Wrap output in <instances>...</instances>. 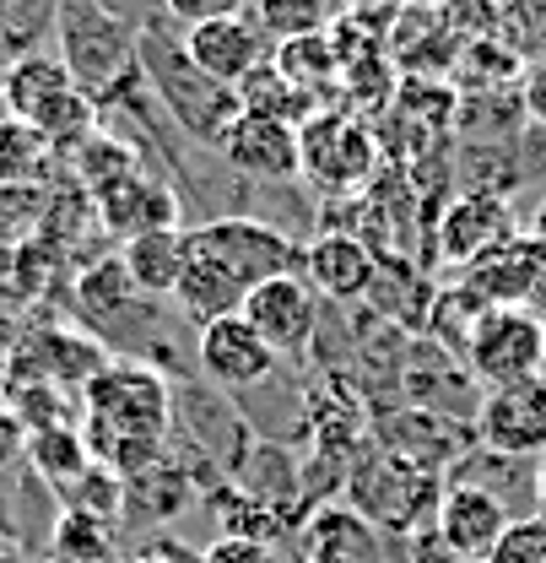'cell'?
<instances>
[{
  "label": "cell",
  "mask_w": 546,
  "mask_h": 563,
  "mask_svg": "<svg viewBox=\"0 0 546 563\" xmlns=\"http://www.w3.org/2000/svg\"><path fill=\"white\" fill-rule=\"evenodd\" d=\"M81 407H87L81 439L92 461L114 472L120 483H131L163 461L168 422H174V385L152 363H131V357L103 363L81 385Z\"/></svg>",
  "instance_id": "6da1fadb"
},
{
  "label": "cell",
  "mask_w": 546,
  "mask_h": 563,
  "mask_svg": "<svg viewBox=\"0 0 546 563\" xmlns=\"http://www.w3.org/2000/svg\"><path fill=\"white\" fill-rule=\"evenodd\" d=\"M55 44H60V66L98 103V114H109L120 98L146 87L136 27L103 0H66L55 11Z\"/></svg>",
  "instance_id": "7a4b0ae2"
},
{
  "label": "cell",
  "mask_w": 546,
  "mask_h": 563,
  "mask_svg": "<svg viewBox=\"0 0 546 563\" xmlns=\"http://www.w3.org/2000/svg\"><path fill=\"white\" fill-rule=\"evenodd\" d=\"M136 38H141V76H146L152 98L179 120L185 136L205 141V146H222L227 125L244 114L238 109V92L222 87V81H211L205 70H196V60L185 55V33L168 16L163 22L157 16L141 22Z\"/></svg>",
  "instance_id": "3957f363"
},
{
  "label": "cell",
  "mask_w": 546,
  "mask_h": 563,
  "mask_svg": "<svg viewBox=\"0 0 546 563\" xmlns=\"http://www.w3.org/2000/svg\"><path fill=\"white\" fill-rule=\"evenodd\" d=\"M0 98H5V114L11 120L33 125L60 157H70L87 136H98V120H103L98 103L70 81L60 55H44V49H33V55H22V60L5 66Z\"/></svg>",
  "instance_id": "277c9868"
},
{
  "label": "cell",
  "mask_w": 546,
  "mask_h": 563,
  "mask_svg": "<svg viewBox=\"0 0 546 563\" xmlns=\"http://www.w3.org/2000/svg\"><path fill=\"white\" fill-rule=\"evenodd\" d=\"M444 477L433 472H416L406 461L374 450L368 461L352 466L346 477V504L379 531V537H416V531H433L438 520V504H444Z\"/></svg>",
  "instance_id": "5b68a950"
},
{
  "label": "cell",
  "mask_w": 546,
  "mask_h": 563,
  "mask_svg": "<svg viewBox=\"0 0 546 563\" xmlns=\"http://www.w3.org/2000/svg\"><path fill=\"white\" fill-rule=\"evenodd\" d=\"M374 168H379L374 125L346 109H320L298 131V174L325 196H357L363 185H374Z\"/></svg>",
  "instance_id": "8992f818"
},
{
  "label": "cell",
  "mask_w": 546,
  "mask_h": 563,
  "mask_svg": "<svg viewBox=\"0 0 546 563\" xmlns=\"http://www.w3.org/2000/svg\"><path fill=\"white\" fill-rule=\"evenodd\" d=\"M185 239L201 255H211L244 292H255L260 282L271 277H292L303 266V250L281 228L260 222V217H211L201 228H185Z\"/></svg>",
  "instance_id": "52a82bcc"
},
{
  "label": "cell",
  "mask_w": 546,
  "mask_h": 563,
  "mask_svg": "<svg viewBox=\"0 0 546 563\" xmlns=\"http://www.w3.org/2000/svg\"><path fill=\"white\" fill-rule=\"evenodd\" d=\"M466 368L487 390L546 379V320L536 309H487L466 342Z\"/></svg>",
  "instance_id": "ba28073f"
},
{
  "label": "cell",
  "mask_w": 546,
  "mask_h": 563,
  "mask_svg": "<svg viewBox=\"0 0 546 563\" xmlns=\"http://www.w3.org/2000/svg\"><path fill=\"white\" fill-rule=\"evenodd\" d=\"M477 444L503 461H546V379L487 390L477 407Z\"/></svg>",
  "instance_id": "9c48e42d"
},
{
  "label": "cell",
  "mask_w": 546,
  "mask_h": 563,
  "mask_svg": "<svg viewBox=\"0 0 546 563\" xmlns=\"http://www.w3.org/2000/svg\"><path fill=\"white\" fill-rule=\"evenodd\" d=\"M520 233H514V207H509V196H498V190H466V196H455L444 217L433 222V250H438V261H449V266H477L487 261L492 250H503V244H514Z\"/></svg>",
  "instance_id": "30bf717a"
},
{
  "label": "cell",
  "mask_w": 546,
  "mask_h": 563,
  "mask_svg": "<svg viewBox=\"0 0 546 563\" xmlns=\"http://www.w3.org/2000/svg\"><path fill=\"white\" fill-rule=\"evenodd\" d=\"M374 439L385 455L406 461L416 472H460V461L471 455L466 444V428L455 418H438V412H416V407H401V412H379L374 418Z\"/></svg>",
  "instance_id": "8fae6325"
},
{
  "label": "cell",
  "mask_w": 546,
  "mask_h": 563,
  "mask_svg": "<svg viewBox=\"0 0 546 563\" xmlns=\"http://www.w3.org/2000/svg\"><path fill=\"white\" fill-rule=\"evenodd\" d=\"M244 320L255 325V336H260L276 357H298V352L314 347L320 298H314V287L298 277V272H292V277H271L244 298Z\"/></svg>",
  "instance_id": "7c38bea8"
},
{
  "label": "cell",
  "mask_w": 546,
  "mask_h": 563,
  "mask_svg": "<svg viewBox=\"0 0 546 563\" xmlns=\"http://www.w3.org/2000/svg\"><path fill=\"white\" fill-rule=\"evenodd\" d=\"M514 526L509 504L487 483H449L444 504H438V520H433V537L449 548V559L460 563H487V553L498 548V537Z\"/></svg>",
  "instance_id": "4fadbf2b"
},
{
  "label": "cell",
  "mask_w": 546,
  "mask_h": 563,
  "mask_svg": "<svg viewBox=\"0 0 546 563\" xmlns=\"http://www.w3.org/2000/svg\"><path fill=\"white\" fill-rule=\"evenodd\" d=\"M379 277V250L346 228H325L309 250H303V282L314 287V298L325 303H363Z\"/></svg>",
  "instance_id": "5bb4252c"
},
{
  "label": "cell",
  "mask_w": 546,
  "mask_h": 563,
  "mask_svg": "<svg viewBox=\"0 0 546 563\" xmlns=\"http://www.w3.org/2000/svg\"><path fill=\"white\" fill-rule=\"evenodd\" d=\"M185 55L196 60V70H205L222 87H238L244 76H255L260 66H271L276 44L255 27V16H222V22H201L185 33Z\"/></svg>",
  "instance_id": "9a60e30c"
},
{
  "label": "cell",
  "mask_w": 546,
  "mask_h": 563,
  "mask_svg": "<svg viewBox=\"0 0 546 563\" xmlns=\"http://www.w3.org/2000/svg\"><path fill=\"white\" fill-rule=\"evenodd\" d=\"M196 352H201L205 379H216L222 390H255V385H266V379H271L276 363H281V357L255 336V325H249L244 314H227V320L201 325Z\"/></svg>",
  "instance_id": "2e32d148"
},
{
  "label": "cell",
  "mask_w": 546,
  "mask_h": 563,
  "mask_svg": "<svg viewBox=\"0 0 546 563\" xmlns=\"http://www.w3.org/2000/svg\"><path fill=\"white\" fill-rule=\"evenodd\" d=\"M92 211H98V222H103L109 233H120L125 244L141 239V233H157V228H179V196H174L163 179H152L146 168H131V174H120L114 185H103V190L92 196Z\"/></svg>",
  "instance_id": "e0dca14e"
},
{
  "label": "cell",
  "mask_w": 546,
  "mask_h": 563,
  "mask_svg": "<svg viewBox=\"0 0 546 563\" xmlns=\"http://www.w3.org/2000/svg\"><path fill=\"white\" fill-rule=\"evenodd\" d=\"M216 157L244 174V179H298V131L292 125H276V120H260V114H238L227 125V136L216 146Z\"/></svg>",
  "instance_id": "ac0fdd59"
},
{
  "label": "cell",
  "mask_w": 546,
  "mask_h": 563,
  "mask_svg": "<svg viewBox=\"0 0 546 563\" xmlns=\"http://www.w3.org/2000/svg\"><path fill=\"white\" fill-rule=\"evenodd\" d=\"M298 563H385L379 531L352 504H320L298 526Z\"/></svg>",
  "instance_id": "d6986e66"
},
{
  "label": "cell",
  "mask_w": 546,
  "mask_h": 563,
  "mask_svg": "<svg viewBox=\"0 0 546 563\" xmlns=\"http://www.w3.org/2000/svg\"><path fill=\"white\" fill-rule=\"evenodd\" d=\"M401 385H406L411 407L416 412H438V418H455L471 407L466 401V390L477 385L471 379V368H460V357L455 352H444L438 342H411L406 357H401Z\"/></svg>",
  "instance_id": "ffe728a7"
},
{
  "label": "cell",
  "mask_w": 546,
  "mask_h": 563,
  "mask_svg": "<svg viewBox=\"0 0 546 563\" xmlns=\"http://www.w3.org/2000/svg\"><path fill=\"white\" fill-rule=\"evenodd\" d=\"M244 287L227 277L211 255H201L190 239H185V277H179V287H174V303L196 320V331L201 325H211V320H227V314H244Z\"/></svg>",
  "instance_id": "44dd1931"
},
{
  "label": "cell",
  "mask_w": 546,
  "mask_h": 563,
  "mask_svg": "<svg viewBox=\"0 0 546 563\" xmlns=\"http://www.w3.org/2000/svg\"><path fill=\"white\" fill-rule=\"evenodd\" d=\"M120 266L136 282L141 298H174V287L185 277V228H157V233L131 239Z\"/></svg>",
  "instance_id": "7402d4cb"
},
{
  "label": "cell",
  "mask_w": 546,
  "mask_h": 563,
  "mask_svg": "<svg viewBox=\"0 0 546 563\" xmlns=\"http://www.w3.org/2000/svg\"><path fill=\"white\" fill-rule=\"evenodd\" d=\"M309 433L325 444V450H357L363 444V433H374V418H368V407H363V396L346 385V379H331V385H320L314 396H309Z\"/></svg>",
  "instance_id": "603a6c76"
},
{
  "label": "cell",
  "mask_w": 546,
  "mask_h": 563,
  "mask_svg": "<svg viewBox=\"0 0 546 563\" xmlns=\"http://www.w3.org/2000/svg\"><path fill=\"white\" fill-rule=\"evenodd\" d=\"M271 66L292 81V87H303L320 109H325V92H342V55H336V44H331V33H314V38H287V44H276Z\"/></svg>",
  "instance_id": "cb8c5ba5"
},
{
  "label": "cell",
  "mask_w": 546,
  "mask_h": 563,
  "mask_svg": "<svg viewBox=\"0 0 546 563\" xmlns=\"http://www.w3.org/2000/svg\"><path fill=\"white\" fill-rule=\"evenodd\" d=\"M27 466L49 483V488L70 493L98 461H92V450H87V439H81V428H70V422H55V428H38V433H27Z\"/></svg>",
  "instance_id": "d4e9b609"
},
{
  "label": "cell",
  "mask_w": 546,
  "mask_h": 563,
  "mask_svg": "<svg viewBox=\"0 0 546 563\" xmlns=\"http://www.w3.org/2000/svg\"><path fill=\"white\" fill-rule=\"evenodd\" d=\"M233 92H238V109H244V114H260V120L292 125V131H303V125L320 114V103H314L303 87H292L276 66H260L255 76H244Z\"/></svg>",
  "instance_id": "484cf974"
},
{
  "label": "cell",
  "mask_w": 546,
  "mask_h": 563,
  "mask_svg": "<svg viewBox=\"0 0 546 563\" xmlns=\"http://www.w3.org/2000/svg\"><path fill=\"white\" fill-rule=\"evenodd\" d=\"M249 16L271 44H287V38L331 33L346 16V0H249Z\"/></svg>",
  "instance_id": "4316f807"
},
{
  "label": "cell",
  "mask_w": 546,
  "mask_h": 563,
  "mask_svg": "<svg viewBox=\"0 0 546 563\" xmlns=\"http://www.w3.org/2000/svg\"><path fill=\"white\" fill-rule=\"evenodd\" d=\"M190 493H196V477L179 466V461H157L152 472H141L125 483V509L141 515V520H174L185 504H190Z\"/></svg>",
  "instance_id": "83f0119b"
},
{
  "label": "cell",
  "mask_w": 546,
  "mask_h": 563,
  "mask_svg": "<svg viewBox=\"0 0 546 563\" xmlns=\"http://www.w3.org/2000/svg\"><path fill=\"white\" fill-rule=\"evenodd\" d=\"M55 157L60 152L38 136L33 125L5 120L0 125V190H11V185H44L55 174Z\"/></svg>",
  "instance_id": "f1b7e54d"
},
{
  "label": "cell",
  "mask_w": 546,
  "mask_h": 563,
  "mask_svg": "<svg viewBox=\"0 0 546 563\" xmlns=\"http://www.w3.org/2000/svg\"><path fill=\"white\" fill-rule=\"evenodd\" d=\"M49 563H114V520L66 509L49 537Z\"/></svg>",
  "instance_id": "f546056e"
},
{
  "label": "cell",
  "mask_w": 546,
  "mask_h": 563,
  "mask_svg": "<svg viewBox=\"0 0 546 563\" xmlns=\"http://www.w3.org/2000/svg\"><path fill=\"white\" fill-rule=\"evenodd\" d=\"M481 314H487V303H481L466 282L438 287V292H433V309H427V331H422V336L460 357V352H466V342H471V331L481 325Z\"/></svg>",
  "instance_id": "4dcf8cb0"
},
{
  "label": "cell",
  "mask_w": 546,
  "mask_h": 563,
  "mask_svg": "<svg viewBox=\"0 0 546 563\" xmlns=\"http://www.w3.org/2000/svg\"><path fill=\"white\" fill-rule=\"evenodd\" d=\"M136 282L125 277V266L120 261H103V266H92L87 277L76 282V303H81V314L92 320V325H109V320H120L125 314V303H136Z\"/></svg>",
  "instance_id": "1f68e13d"
},
{
  "label": "cell",
  "mask_w": 546,
  "mask_h": 563,
  "mask_svg": "<svg viewBox=\"0 0 546 563\" xmlns=\"http://www.w3.org/2000/svg\"><path fill=\"white\" fill-rule=\"evenodd\" d=\"M55 0H0V60H22L33 55V44L44 33H55Z\"/></svg>",
  "instance_id": "d6a6232c"
},
{
  "label": "cell",
  "mask_w": 546,
  "mask_h": 563,
  "mask_svg": "<svg viewBox=\"0 0 546 563\" xmlns=\"http://www.w3.org/2000/svg\"><path fill=\"white\" fill-rule=\"evenodd\" d=\"M44 207H49L44 185H11V190H0V244H22L38 228Z\"/></svg>",
  "instance_id": "836d02e7"
},
{
  "label": "cell",
  "mask_w": 546,
  "mask_h": 563,
  "mask_svg": "<svg viewBox=\"0 0 546 563\" xmlns=\"http://www.w3.org/2000/svg\"><path fill=\"white\" fill-rule=\"evenodd\" d=\"M487 563H546V520L542 515L514 520V526L498 537V548L487 553Z\"/></svg>",
  "instance_id": "e575fe53"
},
{
  "label": "cell",
  "mask_w": 546,
  "mask_h": 563,
  "mask_svg": "<svg viewBox=\"0 0 546 563\" xmlns=\"http://www.w3.org/2000/svg\"><path fill=\"white\" fill-rule=\"evenodd\" d=\"M244 11H249V0H163V16L179 33H190L201 22H222V16H244Z\"/></svg>",
  "instance_id": "d590c367"
},
{
  "label": "cell",
  "mask_w": 546,
  "mask_h": 563,
  "mask_svg": "<svg viewBox=\"0 0 546 563\" xmlns=\"http://www.w3.org/2000/svg\"><path fill=\"white\" fill-rule=\"evenodd\" d=\"M201 563H276V553L266 542H244V537H222L201 553Z\"/></svg>",
  "instance_id": "8d00e7d4"
},
{
  "label": "cell",
  "mask_w": 546,
  "mask_h": 563,
  "mask_svg": "<svg viewBox=\"0 0 546 563\" xmlns=\"http://www.w3.org/2000/svg\"><path fill=\"white\" fill-rule=\"evenodd\" d=\"M520 109L536 131H546V60L525 66V76H520Z\"/></svg>",
  "instance_id": "74e56055"
},
{
  "label": "cell",
  "mask_w": 546,
  "mask_h": 563,
  "mask_svg": "<svg viewBox=\"0 0 546 563\" xmlns=\"http://www.w3.org/2000/svg\"><path fill=\"white\" fill-rule=\"evenodd\" d=\"M16 461H27V428L11 407H0V472L16 466Z\"/></svg>",
  "instance_id": "f35d334b"
},
{
  "label": "cell",
  "mask_w": 546,
  "mask_h": 563,
  "mask_svg": "<svg viewBox=\"0 0 546 563\" xmlns=\"http://www.w3.org/2000/svg\"><path fill=\"white\" fill-rule=\"evenodd\" d=\"M131 563H201V559H179V553H141Z\"/></svg>",
  "instance_id": "ab89813d"
},
{
  "label": "cell",
  "mask_w": 546,
  "mask_h": 563,
  "mask_svg": "<svg viewBox=\"0 0 546 563\" xmlns=\"http://www.w3.org/2000/svg\"><path fill=\"white\" fill-rule=\"evenodd\" d=\"M531 488H536V504H542V520H546V461L536 466V483H531Z\"/></svg>",
  "instance_id": "60d3db41"
},
{
  "label": "cell",
  "mask_w": 546,
  "mask_h": 563,
  "mask_svg": "<svg viewBox=\"0 0 546 563\" xmlns=\"http://www.w3.org/2000/svg\"><path fill=\"white\" fill-rule=\"evenodd\" d=\"M5 120H11V114H5V98H0V125H5Z\"/></svg>",
  "instance_id": "b9f144b4"
},
{
  "label": "cell",
  "mask_w": 546,
  "mask_h": 563,
  "mask_svg": "<svg viewBox=\"0 0 546 563\" xmlns=\"http://www.w3.org/2000/svg\"><path fill=\"white\" fill-rule=\"evenodd\" d=\"M0 76H5V60H0Z\"/></svg>",
  "instance_id": "7bdbcfd3"
},
{
  "label": "cell",
  "mask_w": 546,
  "mask_h": 563,
  "mask_svg": "<svg viewBox=\"0 0 546 563\" xmlns=\"http://www.w3.org/2000/svg\"><path fill=\"white\" fill-rule=\"evenodd\" d=\"M55 5H66V0H55Z\"/></svg>",
  "instance_id": "ee69618b"
}]
</instances>
